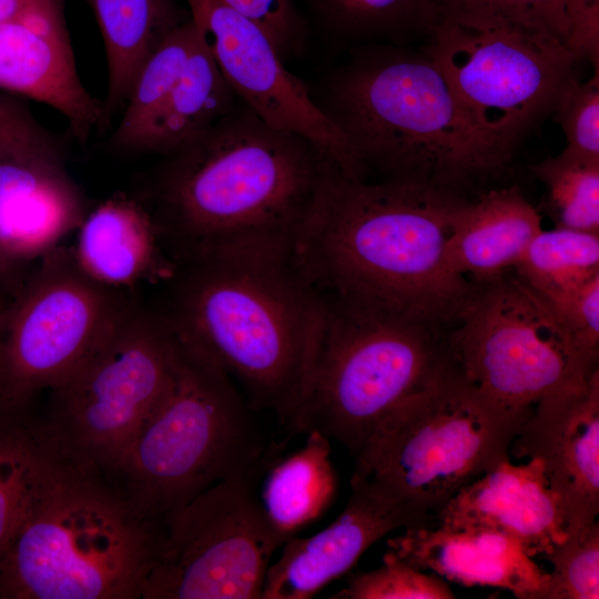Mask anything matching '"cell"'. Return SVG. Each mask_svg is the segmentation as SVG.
Segmentation results:
<instances>
[{"label":"cell","instance_id":"cell-26","mask_svg":"<svg viewBox=\"0 0 599 599\" xmlns=\"http://www.w3.org/2000/svg\"><path fill=\"white\" fill-rule=\"evenodd\" d=\"M59 464L31 405L0 406V558Z\"/></svg>","mask_w":599,"mask_h":599},{"label":"cell","instance_id":"cell-36","mask_svg":"<svg viewBox=\"0 0 599 599\" xmlns=\"http://www.w3.org/2000/svg\"><path fill=\"white\" fill-rule=\"evenodd\" d=\"M546 301L579 347L599 358V275Z\"/></svg>","mask_w":599,"mask_h":599},{"label":"cell","instance_id":"cell-24","mask_svg":"<svg viewBox=\"0 0 599 599\" xmlns=\"http://www.w3.org/2000/svg\"><path fill=\"white\" fill-rule=\"evenodd\" d=\"M305 435L300 448L268 464L260 496L280 548L317 521L337 494L332 440L318 430Z\"/></svg>","mask_w":599,"mask_h":599},{"label":"cell","instance_id":"cell-31","mask_svg":"<svg viewBox=\"0 0 599 599\" xmlns=\"http://www.w3.org/2000/svg\"><path fill=\"white\" fill-rule=\"evenodd\" d=\"M551 564L541 599L599 598V524L568 535L544 555Z\"/></svg>","mask_w":599,"mask_h":599},{"label":"cell","instance_id":"cell-40","mask_svg":"<svg viewBox=\"0 0 599 599\" xmlns=\"http://www.w3.org/2000/svg\"><path fill=\"white\" fill-rule=\"evenodd\" d=\"M1 317H2V313H1V311H0V323H1Z\"/></svg>","mask_w":599,"mask_h":599},{"label":"cell","instance_id":"cell-14","mask_svg":"<svg viewBox=\"0 0 599 599\" xmlns=\"http://www.w3.org/2000/svg\"><path fill=\"white\" fill-rule=\"evenodd\" d=\"M222 74L237 98L264 121L322 149L346 176L364 174L351 145L290 72L272 40L223 0H184Z\"/></svg>","mask_w":599,"mask_h":599},{"label":"cell","instance_id":"cell-23","mask_svg":"<svg viewBox=\"0 0 599 599\" xmlns=\"http://www.w3.org/2000/svg\"><path fill=\"white\" fill-rule=\"evenodd\" d=\"M92 6L108 64L102 130L123 111L146 60L191 16L175 0H92Z\"/></svg>","mask_w":599,"mask_h":599},{"label":"cell","instance_id":"cell-4","mask_svg":"<svg viewBox=\"0 0 599 599\" xmlns=\"http://www.w3.org/2000/svg\"><path fill=\"white\" fill-rule=\"evenodd\" d=\"M311 95L351 145L364 179L373 171L379 181L463 194L505 170L512 155L473 121L426 53L363 48Z\"/></svg>","mask_w":599,"mask_h":599},{"label":"cell","instance_id":"cell-37","mask_svg":"<svg viewBox=\"0 0 599 599\" xmlns=\"http://www.w3.org/2000/svg\"><path fill=\"white\" fill-rule=\"evenodd\" d=\"M567 49L576 62L587 59L599 70V0H567Z\"/></svg>","mask_w":599,"mask_h":599},{"label":"cell","instance_id":"cell-7","mask_svg":"<svg viewBox=\"0 0 599 599\" xmlns=\"http://www.w3.org/2000/svg\"><path fill=\"white\" fill-rule=\"evenodd\" d=\"M173 335L169 384L108 476L164 526L203 490L274 458L233 379Z\"/></svg>","mask_w":599,"mask_h":599},{"label":"cell","instance_id":"cell-19","mask_svg":"<svg viewBox=\"0 0 599 599\" xmlns=\"http://www.w3.org/2000/svg\"><path fill=\"white\" fill-rule=\"evenodd\" d=\"M404 529L387 540L386 552L419 570L467 587L501 588L519 599L542 598L548 572L505 534L444 525Z\"/></svg>","mask_w":599,"mask_h":599},{"label":"cell","instance_id":"cell-25","mask_svg":"<svg viewBox=\"0 0 599 599\" xmlns=\"http://www.w3.org/2000/svg\"><path fill=\"white\" fill-rule=\"evenodd\" d=\"M238 101L201 33L180 78L150 123L138 153H166L211 128Z\"/></svg>","mask_w":599,"mask_h":599},{"label":"cell","instance_id":"cell-1","mask_svg":"<svg viewBox=\"0 0 599 599\" xmlns=\"http://www.w3.org/2000/svg\"><path fill=\"white\" fill-rule=\"evenodd\" d=\"M159 156L135 176L130 195L150 214L173 264L293 253L325 181L338 170L312 141L271 125L241 100Z\"/></svg>","mask_w":599,"mask_h":599},{"label":"cell","instance_id":"cell-33","mask_svg":"<svg viewBox=\"0 0 599 599\" xmlns=\"http://www.w3.org/2000/svg\"><path fill=\"white\" fill-rule=\"evenodd\" d=\"M552 110L567 141L561 153L599 163V70L583 82L571 75L562 85Z\"/></svg>","mask_w":599,"mask_h":599},{"label":"cell","instance_id":"cell-15","mask_svg":"<svg viewBox=\"0 0 599 599\" xmlns=\"http://www.w3.org/2000/svg\"><path fill=\"white\" fill-rule=\"evenodd\" d=\"M59 134L37 118L0 160V258L39 260L61 245L88 214L65 164Z\"/></svg>","mask_w":599,"mask_h":599},{"label":"cell","instance_id":"cell-3","mask_svg":"<svg viewBox=\"0 0 599 599\" xmlns=\"http://www.w3.org/2000/svg\"><path fill=\"white\" fill-rule=\"evenodd\" d=\"M154 308L172 332L287 429L296 414L321 298L292 253H238L174 264Z\"/></svg>","mask_w":599,"mask_h":599},{"label":"cell","instance_id":"cell-39","mask_svg":"<svg viewBox=\"0 0 599 599\" xmlns=\"http://www.w3.org/2000/svg\"><path fill=\"white\" fill-rule=\"evenodd\" d=\"M4 266H6V264H4L3 261L0 258V272L3 270Z\"/></svg>","mask_w":599,"mask_h":599},{"label":"cell","instance_id":"cell-35","mask_svg":"<svg viewBox=\"0 0 599 599\" xmlns=\"http://www.w3.org/2000/svg\"><path fill=\"white\" fill-rule=\"evenodd\" d=\"M258 24L270 37L284 62L306 48L308 23L296 0H223Z\"/></svg>","mask_w":599,"mask_h":599},{"label":"cell","instance_id":"cell-18","mask_svg":"<svg viewBox=\"0 0 599 599\" xmlns=\"http://www.w3.org/2000/svg\"><path fill=\"white\" fill-rule=\"evenodd\" d=\"M0 89L60 112L81 144L101 130L102 100L80 79L63 12L0 23Z\"/></svg>","mask_w":599,"mask_h":599},{"label":"cell","instance_id":"cell-21","mask_svg":"<svg viewBox=\"0 0 599 599\" xmlns=\"http://www.w3.org/2000/svg\"><path fill=\"white\" fill-rule=\"evenodd\" d=\"M77 231L74 257L103 285L130 291L145 281L162 282L174 268L150 214L130 194L100 203Z\"/></svg>","mask_w":599,"mask_h":599},{"label":"cell","instance_id":"cell-9","mask_svg":"<svg viewBox=\"0 0 599 599\" xmlns=\"http://www.w3.org/2000/svg\"><path fill=\"white\" fill-rule=\"evenodd\" d=\"M173 351L163 317L135 302L102 346L45 392L40 419L58 460L109 476L162 397Z\"/></svg>","mask_w":599,"mask_h":599},{"label":"cell","instance_id":"cell-22","mask_svg":"<svg viewBox=\"0 0 599 599\" xmlns=\"http://www.w3.org/2000/svg\"><path fill=\"white\" fill-rule=\"evenodd\" d=\"M541 217L517 186L490 190L458 206L447 262L471 283L512 272L541 231Z\"/></svg>","mask_w":599,"mask_h":599},{"label":"cell","instance_id":"cell-32","mask_svg":"<svg viewBox=\"0 0 599 599\" xmlns=\"http://www.w3.org/2000/svg\"><path fill=\"white\" fill-rule=\"evenodd\" d=\"M333 599H451L448 583L385 552L380 567L351 575Z\"/></svg>","mask_w":599,"mask_h":599},{"label":"cell","instance_id":"cell-29","mask_svg":"<svg viewBox=\"0 0 599 599\" xmlns=\"http://www.w3.org/2000/svg\"><path fill=\"white\" fill-rule=\"evenodd\" d=\"M514 273L544 298L599 275V233L541 230Z\"/></svg>","mask_w":599,"mask_h":599},{"label":"cell","instance_id":"cell-12","mask_svg":"<svg viewBox=\"0 0 599 599\" xmlns=\"http://www.w3.org/2000/svg\"><path fill=\"white\" fill-rule=\"evenodd\" d=\"M103 285L78 264L72 248L59 245L39 266L0 323V406L31 405L79 368L135 304Z\"/></svg>","mask_w":599,"mask_h":599},{"label":"cell","instance_id":"cell-13","mask_svg":"<svg viewBox=\"0 0 599 599\" xmlns=\"http://www.w3.org/2000/svg\"><path fill=\"white\" fill-rule=\"evenodd\" d=\"M270 463L214 484L167 517L142 599L262 598L280 548L256 490Z\"/></svg>","mask_w":599,"mask_h":599},{"label":"cell","instance_id":"cell-20","mask_svg":"<svg viewBox=\"0 0 599 599\" xmlns=\"http://www.w3.org/2000/svg\"><path fill=\"white\" fill-rule=\"evenodd\" d=\"M436 525L480 527L516 539L532 558L567 537L560 504L541 463H500L463 487L438 512Z\"/></svg>","mask_w":599,"mask_h":599},{"label":"cell","instance_id":"cell-28","mask_svg":"<svg viewBox=\"0 0 599 599\" xmlns=\"http://www.w3.org/2000/svg\"><path fill=\"white\" fill-rule=\"evenodd\" d=\"M312 23L327 38L347 42L392 37L412 28L430 31L438 0H302Z\"/></svg>","mask_w":599,"mask_h":599},{"label":"cell","instance_id":"cell-8","mask_svg":"<svg viewBox=\"0 0 599 599\" xmlns=\"http://www.w3.org/2000/svg\"><path fill=\"white\" fill-rule=\"evenodd\" d=\"M531 409L498 404L455 362L378 423L354 457L351 481L378 489L436 525L463 487L510 460V445Z\"/></svg>","mask_w":599,"mask_h":599},{"label":"cell","instance_id":"cell-17","mask_svg":"<svg viewBox=\"0 0 599 599\" xmlns=\"http://www.w3.org/2000/svg\"><path fill=\"white\" fill-rule=\"evenodd\" d=\"M351 497L338 517L309 537H294L270 565L262 599H309L345 575L361 556L389 532L435 526L423 514L378 489L351 481Z\"/></svg>","mask_w":599,"mask_h":599},{"label":"cell","instance_id":"cell-10","mask_svg":"<svg viewBox=\"0 0 599 599\" xmlns=\"http://www.w3.org/2000/svg\"><path fill=\"white\" fill-rule=\"evenodd\" d=\"M426 54L473 121L508 151L555 101L576 63L555 37L505 18L445 11Z\"/></svg>","mask_w":599,"mask_h":599},{"label":"cell","instance_id":"cell-38","mask_svg":"<svg viewBox=\"0 0 599 599\" xmlns=\"http://www.w3.org/2000/svg\"><path fill=\"white\" fill-rule=\"evenodd\" d=\"M34 118L18 97L0 93V160L9 153Z\"/></svg>","mask_w":599,"mask_h":599},{"label":"cell","instance_id":"cell-6","mask_svg":"<svg viewBox=\"0 0 599 599\" xmlns=\"http://www.w3.org/2000/svg\"><path fill=\"white\" fill-rule=\"evenodd\" d=\"M318 294L311 358L288 430H318L355 457L384 417L455 364L450 327Z\"/></svg>","mask_w":599,"mask_h":599},{"label":"cell","instance_id":"cell-5","mask_svg":"<svg viewBox=\"0 0 599 599\" xmlns=\"http://www.w3.org/2000/svg\"><path fill=\"white\" fill-rule=\"evenodd\" d=\"M163 539L110 478L60 463L0 558V598L141 599Z\"/></svg>","mask_w":599,"mask_h":599},{"label":"cell","instance_id":"cell-11","mask_svg":"<svg viewBox=\"0 0 599 599\" xmlns=\"http://www.w3.org/2000/svg\"><path fill=\"white\" fill-rule=\"evenodd\" d=\"M449 329L461 374L506 408L524 410L587 378L586 354L549 303L515 273L473 283Z\"/></svg>","mask_w":599,"mask_h":599},{"label":"cell","instance_id":"cell-2","mask_svg":"<svg viewBox=\"0 0 599 599\" xmlns=\"http://www.w3.org/2000/svg\"><path fill=\"white\" fill-rule=\"evenodd\" d=\"M463 194L429 185L328 175L293 248L321 293L451 326L474 284L446 246Z\"/></svg>","mask_w":599,"mask_h":599},{"label":"cell","instance_id":"cell-27","mask_svg":"<svg viewBox=\"0 0 599 599\" xmlns=\"http://www.w3.org/2000/svg\"><path fill=\"white\" fill-rule=\"evenodd\" d=\"M200 35L197 26L190 18L176 27L146 60L109 139L112 150L138 153L150 123L180 78Z\"/></svg>","mask_w":599,"mask_h":599},{"label":"cell","instance_id":"cell-30","mask_svg":"<svg viewBox=\"0 0 599 599\" xmlns=\"http://www.w3.org/2000/svg\"><path fill=\"white\" fill-rule=\"evenodd\" d=\"M531 172L545 185V210L556 227L599 233V163L560 152Z\"/></svg>","mask_w":599,"mask_h":599},{"label":"cell","instance_id":"cell-34","mask_svg":"<svg viewBox=\"0 0 599 599\" xmlns=\"http://www.w3.org/2000/svg\"><path fill=\"white\" fill-rule=\"evenodd\" d=\"M445 11L493 14L567 42V0H438ZM567 47V45H566Z\"/></svg>","mask_w":599,"mask_h":599},{"label":"cell","instance_id":"cell-16","mask_svg":"<svg viewBox=\"0 0 599 599\" xmlns=\"http://www.w3.org/2000/svg\"><path fill=\"white\" fill-rule=\"evenodd\" d=\"M509 455L541 463L567 536L592 524L599 512V368L539 399Z\"/></svg>","mask_w":599,"mask_h":599}]
</instances>
